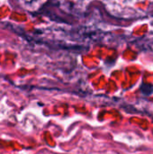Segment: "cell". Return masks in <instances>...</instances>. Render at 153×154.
<instances>
[{
  "label": "cell",
  "mask_w": 153,
  "mask_h": 154,
  "mask_svg": "<svg viewBox=\"0 0 153 154\" xmlns=\"http://www.w3.org/2000/svg\"><path fill=\"white\" fill-rule=\"evenodd\" d=\"M141 89H142V92L146 96H149L153 93V86L148 85V84H142L141 87Z\"/></svg>",
  "instance_id": "1"
}]
</instances>
